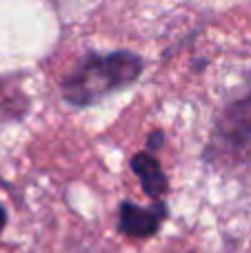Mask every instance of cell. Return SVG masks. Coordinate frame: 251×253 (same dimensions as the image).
Here are the masks:
<instances>
[{
	"mask_svg": "<svg viewBox=\"0 0 251 253\" xmlns=\"http://www.w3.org/2000/svg\"><path fill=\"white\" fill-rule=\"evenodd\" d=\"M145 71L142 56L127 49L109 53L87 51L60 84V96L69 107L87 109L100 105L116 91L131 87Z\"/></svg>",
	"mask_w": 251,
	"mask_h": 253,
	"instance_id": "1",
	"label": "cell"
},
{
	"mask_svg": "<svg viewBox=\"0 0 251 253\" xmlns=\"http://www.w3.org/2000/svg\"><path fill=\"white\" fill-rule=\"evenodd\" d=\"M251 156V93L234 100L216 116L205 160L238 162Z\"/></svg>",
	"mask_w": 251,
	"mask_h": 253,
	"instance_id": "2",
	"label": "cell"
},
{
	"mask_svg": "<svg viewBox=\"0 0 251 253\" xmlns=\"http://www.w3.org/2000/svg\"><path fill=\"white\" fill-rule=\"evenodd\" d=\"M165 218H167V205L163 200H156L154 207L145 209L136 202L125 200L118 209V229L127 238H151L160 231Z\"/></svg>",
	"mask_w": 251,
	"mask_h": 253,
	"instance_id": "3",
	"label": "cell"
},
{
	"mask_svg": "<svg viewBox=\"0 0 251 253\" xmlns=\"http://www.w3.org/2000/svg\"><path fill=\"white\" fill-rule=\"evenodd\" d=\"M131 171L138 175L142 184V191L151 198V200H163L169 193V180L165 175L163 167H160L158 158L149 151H138L129 162Z\"/></svg>",
	"mask_w": 251,
	"mask_h": 253,
	"instance_id": "4",
	"label": "cell"
},
{
	"mask_svg": "<svg viewBox=\"0 0 251 253\" xmlns=\"http://www.w3.org/2000/svg\"><path fill=\"white\" fill-rule=\"evenodd\" d=\"M163 142H165V133L163 131H151L149 133V140H147V151L149 153H154V151H158L160 147H163Z\"/></svg>",
	"mask_w": 251,
	"mask_h": 253,
	"instance_id": "5",
	"label": "cell"
},
{
	"mask_svg": "<svg viewBox=\"0 0 251 253\" xmlns=\"http://www.w3.org/2000/svg\"><path fill=\"white\" fill-rule=\"evenodd\" d=\"M4 227H7V211H4L2 202H0V233L4 231Z\"/></svg>",
	"mask_w": 251,
	"mask_h": 253,
	"instance_id": "6",
	"label": "cell"
}]
</instances>
